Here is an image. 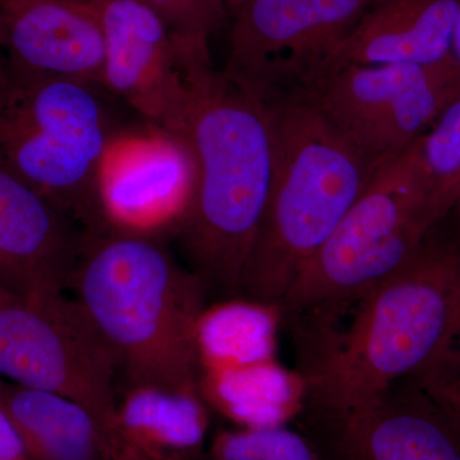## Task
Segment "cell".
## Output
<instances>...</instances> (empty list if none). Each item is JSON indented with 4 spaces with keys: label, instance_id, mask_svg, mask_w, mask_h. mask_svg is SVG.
Here are the masks:
<instances>
[{
    "label": "cell",
    "instance_id": "obj_11",
    "mask_svg": "<svg viewBox=\"0 0 460 460\" xmlns=\"http://www.w3.org/2000/svg\"><path fill=\"white\" fill-rule=\"evenodd\" d=\"M105 40L102 86L145 123L172 135L189 104L190 71L163 21L142 0H93Z\"/></svg>",
    "mask_w": 460,
    "mask_h": 460
},
{
    "label": "cell",
    "instance_id": "obj_21",
    "mask_svg": "<svg viewBox=\"0 0 460 460\" xmlns=\"http://www.w3.org/2000/svg\"><path fill=\"white\" fill-rule=\"evenodd\" d=\"M163 21L190 69L210 68L208 41L232 20L228 0H142Z\"/></svg>",
    "mask_w": 460,
    "mask_h": 460
},
{
    "label": "cell",
    "instance_id": "obj_15",
    "mask_svg": "<svg viewBox=\"0 0 460 460\" xmlns=\"http://www.w3.org/2000/svg\"><path fill=\"white\" fill-rule=\"evenodd\" d=\"M459 4L460 0H376L316 78L348 66L449 65Z\"/></svg>",
    "mask_w": 460,
    "mask_h": 460
},
{
    "label": "cell",
    "instance_id": "obj_24",
    "mask_svg": "<svg viewBox=\"0 0 460 460\" xmlns=\"http://www.w3.org/2000/svg\"><path fill=\"white\" fill-rule=\"evenodd\" d=\"M0 460H31L22 436L2 404H0Z\"/></svg>",
    "mask_w": 460,
    "mask_h": 460
},
{
    "label": "cell",
    "instance_id": "obj_20",
    "mask_svg": "<svg viewBox=\"0 0 460 460\" xmlns=\"http://www.w3.org/2000/svg\"><path fill=\"white\" fill-rule=\"evenodd\" d=\"M402 160L423 210L438 226L460 193V93L447 102Z\"/></svg>",
    "mask_w": 460,
    "mask_h": 460
},
{
    "label": "cell",
    "instance_id": "obj_26",
    "mask_svg": "<svg viewBox=\"0 0 460 460\" xmlns=\"http://www.w3.org/2000/svg\"><path fill=\"white\" fill-rule=\"evenodd\" d=\"M449 66L460 87V4L454 23L452 45H450Z\"/></svg>",
    "mask_w": 460,
    "mask_h": 460
},
{
    "label": "cell",
    "instance_id": "obj_23",
    "mask_svg": "<svg viewBox=\"0 0 460 460\" xmlns=\"http://www.w3.org/2000/svg\"><path fill=\"white\" fill-rule=\"evenodd\" d=\"M460 374V308L458 317H456V326H454L452 337L447 349L438 359L428 368V370L416 375L420 378H441L454 376Z\"/></svg>",
    "mask_w": 460,
    "mask_h": 460
},
{
    "label": "cell",
    "instance_id": "obj_12",
    "mask_svg": "<svg viewBox=\"0 0 460 460\" xmlns=\"http://www.w3.org/2000/svg\"><path fill=\"white\" fill-rule=\"evenodd\" d=\"M195 178V160L181 136L148 123L123 127L111 138L100 168L109 223L146 235L172 224L178 228Z\"/></svg>",
    "mask_w": 460,
    "mask_h": 460
},
{
    "label": "cell",
    "instance_id": "obj_10",
    "mask_svg": "<svg viewBox=\"0 0 460 460\" xmlns=\"http://www.w3.org/2000/svg\"><path fill=\"white\" fill-rule=\"evenodd\" d=\"M321 460H460V413L416 377L335 413L301 414Z\"/></svg>",
    "mask_w": 460,
    "mask_h": 460
},
{
    "label": "cell",
    "instance_id": "obj_14",
    "mask_svg": "<svg viewBox=\"0 0 460 460\" xmlns=\"http://www.w3.org/2000/svg\"><path fill=\"white\" fill-rule=\"evenodd\" d=\"M0 166V287L27 298L66 295L84 230Z\"/></svg>",
    "mask_w": 460,
    "mask_h": 460
},
{
    "label": "cell",
    "instance_id": "obj_19",
    "mask_svg": "<svg viewBox=\"0 0 460 460\" xmlns=\"http://www.w3.org/2000/svg\"><path fill=\"white\" fill-rule=\"evenodd\" d=\"M279 305L234 298L206 308L199 326L202 368L275 359Z\"/></svg>",
    "mask_w": 460,
    "mask_h": 460
},
{
    "label": "cell",
    "instance_id": "obj_2",
    "mask_svg": "<svg viewBox=\"0 0 460 460\" xmlns=\"http://www.w3.org/2000/svg\"><path fill=\"white\" fill-rule=\"evenodd\" d=\"M353 304L347 329L323 334L304 358L302 413L350 410L440 358L460 308V237L438 224L410 261Z\"/></svg>",
    "mask_w": 460,
    "mask_h": 460
},
{
    "label": "cell",
    "instance_id": "obj_22",
    "mask_svg": "<svg viewBox=\"0 0 460 460\" xmlns=\"http://www.w3.org/2000/svg\"><path fill=\"white\" fill-rule=\"evenodd\" d=\"M208 459L321 460L310 438L287 425L219 432L210 445Z\"/></svg>",
    "mask_w": 460,
    "mask_h": 460
},
{
    "label": "cell",
    "instance_id": "obj_16",
    "mask_svg": "<svg viewBox=\"0 0 460 460\" xmlns=\"http://www.w3.org/2000/svg\"><path fill=\"white\" fill-rule=\"evenodd\" d=\"M118 422L131 460H195L210 419L199 393L135 387L118 401Z\"/></svg>",
    "mask_w": 460,
    "mask_h": 460
},
{
    "label": "cell",
    "instance_id": "obj_1",
    "mask_svg": "<svg viewBox=\"0 0 460 460\" xmlns=\"http://www.w3.org/2000/svg\"><path fill=\"white\" fill-rule=\"evenodd\" d=\"M175 135L189 145L196 168L177 228L189 269L208 299L241 298L277 171L270 105L251 84L204 69L190 77Z\"/></svg>",
    "mask_w": 460,
    "mask_h": 460
},
{
    "label": "cell",
    "instance_id": "obj_18",
    "mask_svg": "<svg viewBox=\"0 0 460 460\" xmlns=\"http://www.w3.org/2000/svg\"><path fill=\"white\" fill-rule=\"evenodd\" d=\"M199 393L217 411L243 429L286 426L305 405V381L271 361L202 368Z\"/></svg>",
    "mask_w": 460,
    "mask_h": 460
},
{
    "label": "cell",
    "instance_id": "obj_30",
    "mask_svg": "<svg viewBox=\"0 0 460 460\" xmlns=\"http://www.w3.org/2000/svg\"><path fill=\"white\" fill-rule=\"evenodd\" d=\"M3 386H4V383H3L2 377H0V392H2Z\"/></svg>",
    "mask_w": 460,
    "mask_h": 460
},
{
    "label": "cell",
    "instance_id": "obj_9",
    "mask_svg": "<svg viewBox=\"0 0 460 460\" xmlns=\"http://www.w3.org/2000/svg\"><path fill=\"white\" fill-rule=\"evenodd\" d=\"M376 0H244L232 14L226 75L265 89L305 87Z\"/></svg>",
    "mask_w": 460,
    "mask_h": 460
},
{
    "label": "cell",
    "instance_id": "obj_3",
    "mask_svg": "<svg viewBox=\"0 0 460 460\" xmlns=\"http://www.w3.org/2000/svg\"><path fill=\"white\" fill-rule=\"evenodd\" d=\"M69 289L126 389L199 393V326L208 299L199 278L150 235L84 232Z\"/></svg>",
    "mask_w": 460,
    "mask_h": 460
},
{
    "label": "cell",
    "instance_id": "obj_7",
    "mask_svg": "<svg viewBox=\"0 0 460 460\" xmlns=\"http://www.w3.org/2000/svg\"><path fill=\"white\" fill-rule=\"evenodd\" d=\"M0 377L83 405L118 458L129 460L118 422L117 362L75 296L27 298L0 287Z\"/></svg>",
    "mask_w": 460,
    "mask_h": 460
},
{
    "label": "cell",
    "instance_id": "obj_4",
    "mask_svg": "<svg viewBox=\"0 0 460 460\" xmlns=\"http://www.w3.org/2000/svg\"><path fill=\"white\" fill-rule=\"evenodd\" d=\"M271 109L277 171L241 298L279 305L296 275L376 178L301 87L260 91Z\"/></svg>",
    "mask_w": 460,
    "mask_h": 460
},
{
    "label": "cell",
    "instance_id": "obj_29",
    "mask_svg": "<svg viewBox=\"0 0 460 460\" xmlns=\"http://www.w3.org/2000/svg\"><path fill=\"white\" fill-rule=\"evenodd\" d=\"M244 0H228V4H229V8H230V11H232V14H233V12L235 11V9H237L239 7V5L242 4V3H243Z\"/></svg>",
    "mask_w": 460,
    "mask_h": 460
},
{
    "label": "cell",
    "instance_id": "obj_28",
    "mask_svg": "<svg viewBox=\"0 0 460 460\" xmlns=\"http://www.w3.org/2000/svg\"><path fill=\"white\" fill-rule=\"evenodd\" d=\"M445 228L450 230L454 234L460 237V193L456 199V204L453 205L452 210L449 211L447 217H445L443 223Z\"/></svg>",
    "mask_w": 460,
    "mask_h": 460
},
{
    "label": "cell",
    "instance_id": "obj_5",
    "mask_svg": "<svg viewBox=\"0 0 460 460\" xmlns=\"http://www.w3.org/2000/svg\"><path fill=\"white\" fill-rule=\"evenodd\" d=\"M102 91L65 78L13 80L0 99V166L87 233L113 229L99 175L123 126L114 122Z\"/></svg>",
    "mask_w": 460,
    "mask_h": 460
},
{
    "label": "cell",
    "instance_id": "obj_8",
    "mask_svg": "<svg viewBox=\"0 0 460 460\" xmlns=\"http://www.w3.org/2000/svg\"><path fill=\"white\" fill-rule=\"evenodd\" d=\"M304 89L378 164L401 157L460 93L450 66H348Z\"/></svg>",
    "mask_w": 460,
    "mask_h": 460
},
{
    "label": "cell",
    "instance_id": "obj_13",
    "mask_svg": "<svg viewBox=\"0 0 460 460\" xmlns=\"http://www.w3.org/2000/svg\"><path fill=\"white\" fill-rule=\"evenodd\" d=\"M0 45L13 80L102 86L104 31L93 0H0Z\"/></svg>",
    "mask_w": 460,
    "mask_h": 460
},
{
    "label": "cell",
    "instance_id": "obj_25",
    "mask_svg": "<svg viewBox=\"0 0 460 460\" xmlns=\"http://www.w3.org/2000/svg\"><path fill=\"white\" fill-rule=\"evenodd\" d=\"M416 378L432 394L460 413V374L441 378Z\"/></svg>",
    "mask_w": 460,
    "mask_h": 460
},
{
    "label": "cell",
    "instance_id": "obj_27",
    "mask_svg": "<svg viewBox=\"0 0 460 460\" xmlns=\"http://www.w3.org/2000/svg\"><path fill=\"white\" fill-rule=\"evenodd\" d=\"M12 84H13V78L9 71L7 57L0 45V99L11 90Z\"/></svg>",
    "mask_w": 460,
    "mask_h": 460
},
{
    "label": "cell",
    "instance_id": "obj_17",
    "mask_svg": "<svg viewBox=\"0 0 460 460\" xmlns=\"http://www.w3.org/2000/svg\"><path fill=\"white\" fill-rule=\"evenodd\" d=\"M3 405L31 460H119L96 417L65 396L4 384Z\"/></svg>",
    "mask_w": 460,
    "mask_h": 460
},
{
    "label": "cell",
    "instance_id": "obj_6",
    "mask_svg": "<svg viewBox=\"0 0 460 460\" xmlns=\"http://www.w3.org/2000/svg\"><path fill=\"white\" fill-rule=\"evenodd\" d=\"M435 226L402 156L386 163L298 272L281 314L296 316L352 304L410 261Z\"/></svg>",
    "mask_w": 460,
    "mask_h": 460
}]
</instances>
